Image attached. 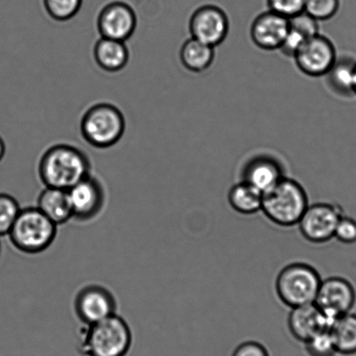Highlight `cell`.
<instances>
[{
	"label": "cell",
	"mask_w": 356,
	"mask_h": 356,
	"mask_svg": "<svg viewBox=\"0 0 356 356\" xmlns=\"http://www.w3.org/2000/svg\"><path fill=\"white\" fill-rule=\"evenodd\" d=\"M214 49L216 47L191 38L182 44L179 58L186 69L199 74L207 71L212 65L216 56Z\"/></svg>",
	"instance_id": "44dd1931"
},
{
	"label": "cell",
	"mask_w": 356,
	"mask_h": 356,
	"mask_svg": "<svg viewBox=\"0 0 356 356\" xmlns=\"http://www.w3.org/2000/svg\"><path fill=\"white\" fill-rule=\"evenodd\" d=\"M356 302L354 285L340 276L323 280L314 304L334 323L338 317L351 312Z\"/></svg>",
	"instance_id": "ba28073f"
},
{
	"label": "cell",
	"mask_w": 356,
	"mask_h": 356,
	"mask_svg": "<svg viewBox=\"0 0 356 356\" xmlns=\"http://www.w3.org/2000/svg\"><path fill=\"white\" fill-rule=\"evenodd\" d=\"M293 60L302 74L309 77H323L337 61V51L332 41L319 33L303 44Z\"/></svg>",
	"instance_id": "7c38bea8"
},
{
	"label": "cell",
	"mask_w": 356,
	"mask_h": 356,
	"mask_svg": "<svg viewBox=\"0 0 356 356\" xmlns=\"http://www.w3.org/2000/svg\"><path fill=\"white\" fill-rule=\"evenodd\" d=\"M36 207L56 226L72 220L70 200L67 190L44 188L38 197Z\"/></svg>",
	"instance_id": "ac0fdd59"
},
{
	"label": "cell",
	"mask_w": 356,
	"mask_h": 356,
	"mask_svg": "<svg viewBox=\"0 0 356 356\" xmlns=\"http://www.w3.org/2000/svg\"><path fill=\"white\" fill-rule=\"evenodd\" d=\"M355 93L356 95V64H355Z\"/></svg>",
	"instance_id": "1f68e13d"
},
{
	"label": "cell",
	"mask_w": 356,
	"mask_h": 356,
	"mask_svg": "<svg viewBox=\"0 0 356 356\" xmlns=\"http://www.w3.org/2000/svg\"><path fill=\"white\" fill-rule=\"evenodd\" d=\"M97 26L102 38L126 42L136 29V13L125 2H111L100 11Z\"/></svg>",
	"instance_id": "4fadbf2b"
},
{
	"label": "cell",
	"mask_w": 356,
	"mask_h": 356,
	"mask_svg": "<svg viewBox=\"0 0 356 356\" xmlns=\"http://www.w3.org/2000/svg\"><path fill=\"white\" fill-rule=\"evenodd\" d=\"M288 319L290 333L300 342H306L323 330H330L334 324L316 304L293 307Z\"/></svg>",
	"instance_id": "9a60e30c"
},
{
	"label": "cell",
	"mask_w": 356,
	"mask_h": 356,
	"mask_svg": "<svg viewBox=\"0 0 356 356\" xmlns=\"http://www.w3.org/2000/svg\"><path fill=\"white\" fill-rule=\"evenodd\" d=\"M74 311L84 325L98 323L116 314L117 302L105 286L90 284L79 290L74 299Z\"/></svg>",
	"instance_id": "30bf717a"
},
{
	"label": "cell",
	"mask_w": 356,
	"mask_h": 356,
	"mask_svg": "<svg viewBox=\"0 0 356 356\" xmlns=\"http://www.w3.org/2000/svg\"><path fill=\"white\" fill-rule=\"evenodd\" d=\"M342 216L341 207L335 204L316 203L307 207L297 225L304 239L310 243L323 244L333 239Z\"/></svg>",
	"instance_id": "52a82bcc"
},
{
	"label": "cell",
	"mask_w": 356,
	"mask_h": 356,
	"mask_svg": "<svg viewBox=\"0 0 356 356\" xmlns=\"http://www.w3.org/2000/svg\"><path fill=\"white\" fill-rule=\"evenodd\" d=\"M310 356H334L337 354L330 330H323L304 342Z\"/></svg>",
	"instance_id": "4316f807"
},
{
	"label": "cell",
	"mask_w": 356,
	"mask_h": 356,
	"mask_svg": "<svg viewBox=\"0 0 356 356\" xmlns=\"http://www.w3.org/2000/svg\"><path fill=\"white\" fill-rule=\"evenodd\" d=\"M340 243L354 244L356 243V220L351 217L342 216L335 228L334 236Z\"/></svg>",
	"instance_id": "f1b7e54d"
},
{
	"label": "cell",
	"mask_w": 356,
	"mask_h": 356,
	"mask_svg": "<svg viewBox=\"0 0 356 356\" xmlns=\"http://www.w3.org/2000/svg\"><path fill=\"white\" fill-rule=\"evenodd\" d=\"M0 250H1V246H0Z\"/></svg>",
	"instance_id": "d6a6232c"
},
{
	"label": "cell",
	"mask_w": 356,
	"mask_h": 356,
	"mask_svg": "<svg viewBox=\"0 0 356 356\" xmlns=\"http://www.w3.org/2000/svg\"><path fill=\"white\" fill-rule=\"evenodd\" d=\"M309 206L305 189L298 181L290 178H283L262 195V212L280 227L296 226Z\"/></svg>",
	"instance_id": "3957f363"
},
{
	"label": "cell",
	"mask_w": 356,
	"mask_h": 356,
	"mask_svg": "<svg viewBox=\"0 0 356 356\" xmlns=\"http://www.w3.org/2000/svg\"><path fill=\"white\" fill-rule=\"evenodd\" d=\"M191 38L213 47L224 42L229 32V19L226 13L216 6H200L189 20Z\"/></svg>",
	"instance_id": "8fae6325"
},
{
	"label": "cell",
	"mask_w": 356,
	"mask_h": 356,
	"mask_svg": "<svg viewBox=\"0 0 356 356\" xmlns=\"http://www.w3.org/2000/svg\"><path fill=\"white\" fill-rule=\"evenodd\" d=\"M132 341L129 323L116 313L98 323L84 325L79 349L85 356H126Z\"/></svg>",
	"instance_id": "7a4b0ae2"
},
{
	"label": "cell",
	"mask_w": 356,
	"mask_h": 356,
	"mask_svg": "<svg viewBox=\"0 0 356 356\" xmlns=\"http://www.w3.org/2000/svg\"><path fill=\"white\" fill-rule=\"evenodd\" d=\"M20 209H22L15 197L0 193V237L8 234Z\"/></svg>",
	"instance_id": "d4e9b609"
},
{
	"label": "cell",
	"mask_w": 356,
	"mask_h": 356,
	"mask_svg": "<svg viewBox=\"0 0 356 356\" xmlns=\"http://www.w3.org/2000/svg\"><path fill=\"white\" fill-rule=\"evenodd\" d=\"M340 0H306L304 13L316 22H326L337 15Z\"/></svg>",
	"instance_id": "484cf974"
},
{
	"label": "cell",
	"mask_w": 356,
	"mask_h": 356,
	"mask_svg": "<svg viewBox=\"0 0 356 356\" xmlns=\"http://www.w3.org/2000/svg\"><path fill=\"white\" fill-rule=\"evenodd\" d=\"M356 61L349 57L337 58L333 67L325 75L332 91L342 97H351L355 93V70Z\"/></svg>",
	"instance_id": "ffe728a7"
},
{
	"label": "cell",
	"mask_w": 356,
	"mask_h": 356,
	"mask_svg": "<svg viewBox=\"0 0 356 356\" xmlns=\"http://www.w3.org/2000/svg\"><path fill=\"white\" fill-rule=\"evenodd\" d=\"M289 27V19L269 11L254 19L250 29L251 39L260 49L280 50L284 42Z\"/></svg>",
	"instance_id": "5bb4252c"
},
{
	"label": "cell",
	"mask_w": 356,
	"mask_h": 356,
	"mask_svg": "<svg viewBox=\"0 0 356 356\" xmlns=\"http://www.w3.org/2000/svg\"><path fill=\"white\" fill-rule=\"evenodd\" d=\"M57 227L37 207H29L20 209L8 236L17 250L38 254L54 243Z\"/></svg>",
	"instance_id": "277c9868"
},
{
	"label": "cell",
	"mask_w": 356,
	"mask_h": 356,
	"mask_svg": "<svg viewBox=\"0 0 356 356\" xmlns=\"http://www.w3.org/2000/svg\"><path fill=\"white\" fill-rule=\"evenodd\" d=\"M306 0H268L269 10L291 19L304 13Z\"/></svg>",
	"instance_id": "83f0119b"
},
{
	"label": "cell",
	"mask_w": 356,
	"mask_h": 356,
	"mask_svg": "<svg viewBox=\"0 0 356 356\" xmlns=\"http://www.w3.org/2000/svg\"><path fill=\"white\" fill-rule=\"evenodd\" d=\"M126 129L122 111L109 103L89 107L81 122V132L86 143L96 148H109L119 143Z\"/></svg>",
	"instance_id": "5b68a950"
},
{
	"label": "cell",
	"mask_w": 356,
	"mask_h": 356,
	"mask_svg": "<svg viewBox=\"0 0 356 356\" xmlns=\"http://www.w3.org/2000/svg\"><path fill=\"white\" fill-rule=\"evenodd\" d=\"M330 331L337 354L356 355V314L349 312L338 317Z\"/></svg>",
	"instance_id": "7402d4cb"
},
{
	"label": "cell",
	"mask_w": 356,
	"mask_h": 356,
	"mask_svg": "<svg viewBox=\"0 0 356 356\" xmlns=\"http://www.w3.org/2000/svg\"><path fill=\"white\" fill-rule=\"evenodd\" d=\"M91 162L79 148L58 144L48 148L39 162L38 174L46 188L69 190L91 175Z\"/></svg>",
	"instance_id": "6da1fadb"
},
{
	"label": "cell",
	"mask_w": 356,
	"mask_h": 356,
	"mask_svg": "<svg viewBox=\"0 0 356 356\" xmlns=\"http://www.w3.org/2000/svg\"><path fill=\"white\" fill-rule=\"evenodd\" d=\"M285 177L282 164L270 155H257L252 158L243 170V181L257 189L262 195Z\"/></svg>",
	"instance_id": "2e32d148"
},
{
	"label": "cell",
	"mask_w": 356,
	"mask_h": 356,
	"mask_svg": "<svg viewBox=\"0 0 356 356\" xmlns=\"http://www.w3.org/2000/svg\"><path fill=\"white\" fill-rule=\"evenodd\" d=\"M97 65L102 70L117 72L126 67L129 60V51L123 41L100 38L93 50Z\"/></svg>",
	"instance_id": "d6986e66"
},
{
	"label": "cell",
	"mask_w": 356,
	"mask_h": 356,
	"mask_svg": "<svg viewBox=\"0 0 356 356\" xmlns=\"http://www.w3.org/2000/svg\"><path fill=\"white\" fill-rule=\"evenodd\" d=\"M319 22L305 13L289 19V27L280 51L286 57L293 58L304 44L319 34Z\"/></svg>",
	"instance_id": "e0dca14e"
},
{
	"label": "cell",
	"mask_w": 356,
	"mask_h": 356,
	"mask_svg": "<svg viewBox=\"0 0 356 356\" xmlns=\"http://www.w3.org/2000/svg\"><path fill=\"white\" fill-rule=\"evenodd\" d=\"M72 220L88 222L102 212L106 203V191L102 183L92 174L67 190Z\"/></svg>",
	"instance_id": "9c48e42d"
},
{
	"label": "cell",
	"mask_w": 356,
	"mask_h": 356,
	"mask_svg": "<svg viewBox=\"0 0 356 356\" xmlns=\"http://www.w3.org/2000/svg\"><path fill=\"white\" fill-rule=\"evenodd\" d=\"M6 154V145L4 140L0 137V161L4 158Z\"/></svg>",
	"instance_id": "4dcf8cb0"
},
{
	"label": "cell",
	"mask_w": 356,
	"mask_h": 356,
	"mask_svg": "<svg viewBox=\"0 0 356 356\" xmlns=\"http://www.w3.org/2000/svg\"><path fill=\"white\" fill-rule=\"evenodd\" d=\"M232 356H270L268 349L257 341H246L234 349Z\"/></svg>",
	"instance_id": "f546056e"
},
{
	"label": "cell",
	"mask_w": 356,
	"mask_h": 356,
	"mask_svg": "<svg viewBox=\"0 0 356 356\" xmlns=\"http://www.w3.org/2000/svg\"><path fill=\"white\" fill-rule=\"evenodd\" d=\"M262 193L247 182L237 183L228 193V202L232 209L244 216H251L261 211Z\"/></svg>",
	"instance_id": "603a6c76"
},
{
	"label": "cell",
	"mask_w": 356,
	"mask_h": 356,
	"mask_svg": "<svg viewBox=\"0 0 356 356\" xmlns=\"http://www.w3.org/2000/svg\"><path fill=\"white\" fill-rule=\"evenodd\" d=\"M47 15L57 22H67L77 15L83 0H43Z\"/></svg>",
	"instance_id": "cb8c5ba5"
},
{
	"label": "cell",
	"mask_w": 356,
	"mask_h": 356,
	"mask_svg": "<svg viewBox=\"0 0 356 356\" xmlns=\"http://www.w3.org/2000/svg\"><path fill=\"white\" fill-rule=\"evenodd\" d=\"M321 280L316 268L303 262L286 266L275 282L276 293L282 303L296 307L314 303Z\"/></svg>",
	"instance_id": "8992f818"
}]
</instances>
